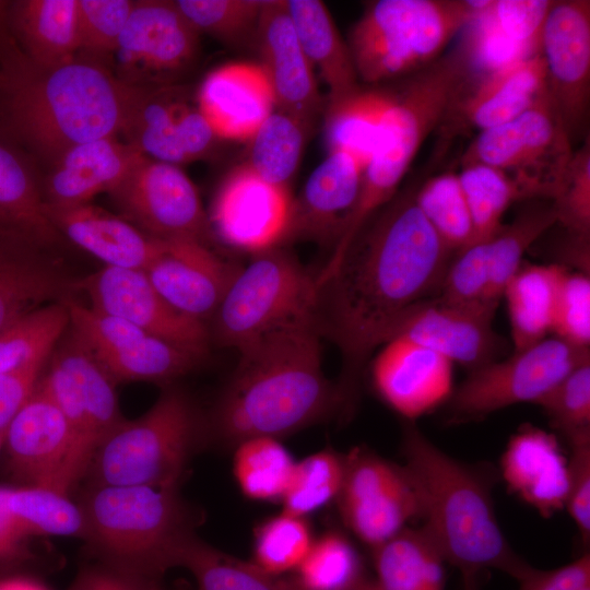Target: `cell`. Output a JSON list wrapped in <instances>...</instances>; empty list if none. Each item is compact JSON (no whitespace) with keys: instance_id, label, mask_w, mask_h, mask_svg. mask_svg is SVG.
Wrapping results in <instances>:
<instances>
[{"instance_id":"obj_64","label":"cell","mask_w":590,"mask_h":590,"mask_svg":"<svg viewBox=\"0 0 590 590\" xmlns=\"http://www.w3.org/2000/svg\"><path fill=\"white\" fill-rule=\"evenodd\" d=\"M3 439H4L3 436L0 434V450H1L2 446H3Z\"/></svg>"},{"instance_id":"obj_3","label":"cell","mask_w":590,"mask_h":590,"mask_svg":"<svg viewBox=\"0 0 590 590\" xmlns=\"http://www.w3.org/2000/svg\"><path fill=\"white\" fill-rule=\"evenodd\" d=\"M129 91L113 70L93 58L38 67L10 36L0 70V126L51 166L80 143L120 134Z\"/></svg>"},{"instance_id":"obj_62","label":"cell","mask_w":590,"mask_h":590,"mask_svg":"<svg viewBox=\"0 0 590 590\" xmlns=\"http://www.w3.org/2000/svg\"><path fill=\"white\" fill-rule=\"evenodd\" d=\"M7 4L8 2L0 1V70H1L3 50L5 47L7 40L9 38V32H8L7 23H5Z\"/></svg>"},{"instance_id":"obj_12","label":"cell","mask_w":590,"mask_h":590,"mask_svg":"<svg viewBox=\"0 0 590 590\" xmlns=\"http://www.w3.org/2000/svg\"><path fill=\"white\" fill-rule=\"evenodd\" d=\"M335 503L346 529L370 551L421 519L420 497L406 468L363 447L345 455Z\"/></svg>"},{"instance_id":"obj_54","label":"cell","mask_w":590,"mask_h":590,"mask_svg":"<svg viewBox=\"0 0 590 590\" xmlns=\"http://www.w3.org/2000/svg\"><path fill=\"white\" fill-rule=\"evenodd\" d=\"M552 335L578 347L590 344V278L566 269L560 280L553 316Z\"/></svg>"},{"instance_id":"obj_34","label":"cell","mask_w":590,"mask_h":590,"mask_svg":"<svg viewBox=\"0 0 590 590\" xmlns=\"http://www.w3.org/2000/svg\"><path fill=\"white\" fill-rule=\"evenodd\" d=\"M566 268L562 264H524L506 285V299L515 351L552 334L556 295Z\"/></svg>"},{"instance_id":"obj_48","label":"cell","mask_w":590,"mask_h":590,"mask_svg":"<svg viewBox=\"0 0 590 590\" xmlns=\"http://www.w3.org/2000/svg\"><path fill=\"white\" fill-rule=\"evenodd\" d=\"M314 540L306 518L282 511L256 529L251 562L268 574L283 576L299 566Z\"/></svg>"},{"instance_id":"obj_9","label":"cell","mask_w":590,"mask_h":590,"mask_svg":"<svg viewBox=\"0 0 590 590\" xmlns=\"http://www.w3.org/2000/svg\"><path fill=\"white\" fill-rule=\"evenodd\" d=\"M213 315L210 337L237 351L262 334L314 312L316 274L278 246L252 255Z\"/></svg>"},{"instance_id":"obj_35","label":"cell","mask_w":590,"mask_h":590,"mask_svg":"<svg viewBox=\"0 0 590 590\" xmlns=\"http://www.w3.org/2000/svg\"><path fill=\"white\" fill-rule=\"evenodd\" d=\"M371 555L377 590H445L446 562L422 527H408Z\"/></svg>"},{"instance_id":"obj_6","label":"cell","mask_w":590,"mask_h":590,"mask_svg":"<svg viewBox=\"0 0 590 590\" xmlns=\"http://www.w3.org/2000/svg\"><path fill=\"white\" fill-rule=\"evenodd\" d=\"M78 504L97 563L134 575L161 579L196 535L179 487L87 485Z\"/></svg>"},{"instance_id":"obj_7","label":"cell","mask_w":590,"mask_h":590,"mask_svg":"<svg viewBox=\"0 0 590 590\" xmlns=\"http://www.w3.org/2000/svg\"><path fill=\"white\" fill-rule=\"evenodd\" d=\"M491 0H377L353 25L347 46L358 80L396 81L435 62Z\"/></svg>"},{"instance_id":"obj_30","label":"cell","mask_w":590,"mask_h":590,"mask_svg":"<svg viewBox=\"0 0 590 590\" xmlns=\"http://www.w3.org/2000/svg\"><path fill=\"white\" fill-rule=\"evenodd\" d=\"M120 134L143 155L169 164H186L181 140L192 106L188 91L175 83L129 85Z\"/></svg>"},{"instance_id":"obj_22","label":"cell","mask_w":590,"mask_h":590,"mask_svg":"<svg viewBox=\"0 0 590 590\" xmlns=\"http://www.w3.org/2000/svg\"><path fill=\"white\" fill-rule=\"evenodd\" d=\"M241 267L192 239L168 241L167 250L144 271L177 310L204 322L219 308Z\"/></svg>"},{"instance_id":"obj_57","label":"cell","mask_w":590,"mask_h":590,"mask_svg":"<svg viewBox=\"0 0 590 590\" xmlns=\"http://www.w3.org/2000/svg\"><path fill=\"white\" fill-rule=\"evenodd\" d=\"M48 359L0 373V434L3 438L9 424L34 392Z\"/></svg>"},{"instance_id":"obj_56","label":"cell","mask_w":590,"mask_h":590,"mask_svg":"<svg viewBox=\"0 0 590 590\" xmlns=\"http://www.w3.org/2000/svg\"><path fill=\"white\" fill-rule=\"evenodd\" d=\"M568 484L565 508L573 519L582 543L590 541V438L568 444Z\"/></svg>"},{"instance_id":"obj_49","label":"cell","mask_w":590,"mask_h":590,"mask_svg":"<svg viewBox=\"0 0 590 590\" xmlns=\"http://www.w3.org/2000/svg\"><path fill=\"white\" fill-rule=\"evenodd\" d=\"M264 0H175L187 21L199 33L227 44L256 36Z\"/></svg>"},{"instance_id":"obj_20","label":"cell","mask_w":590,"mask_h":590,"mask_svg":"<svg viewBox=\"0 0 590 590\" xmlns=\"http://www.w3.org/2000/svg\"><path fill=\"white\" fill-rule=\"evenodd\" d=\"M72 442L67 417L38 381L5 430L8 470L19 486L63 493L62 480Z\"/></svg>"},{"instance_id":"obj_24","label":"cell","mask_w":590,"mask_h":590,"mask_svg":"<svg viewBox=\"0 0 590 590\" xmlns=\"http://www.w3.org/2000/svg\"><path fill=\"white\" fill-rule=\"evenodd\" d=\"M76 293L78 279L51 249L0 228V330Z\"/></svg>"},{"instance_id":"obj_10","label":"cell","mask_w":590,"mask_h":590,"mask_svg":"<svg viewBox=\"0 0 590 590\" xmlns=\"http://www.w3.org/2000/svg\"><path fill=\"white\" fill-rule=\"evenodd\" d=\"M571 141L546 90L511 120L477 132L461 165L483 163L509 174L524 199L553 201L573 156Z\"/></svg>"},{"instance_id":"obj_11","label":"cell","mask_w":590,"mask_h":590,"mask_svg":"<svg viewBox=\"0 0 590 590\" xmlns=\"http://www.w3.org/2000/svg\"><path fill=\"white\" fill-rule=\"evenodd\" d=\"M590 361L589 349L554 335L471 370L450 397L453 420H472L518 403H538L564 377Z\"/></svg>"},{"instance_id":"obj_53","label":"cell","mask_w":590,"mask_h":590,"mask_svg":"<svg viewBox=\"0 0 590 590\" xmlns=\"http://www.w3.org/2000/svg\"><path fill=\"white\" fill-rule=\"evenodd\" d=\"M456 253L437 295L460 305H486L497 309L486 300L489 282L487 239L474 241Z\"/></svg>"},{"instance_id":"obj_46","label":"cell","mask_w":590,"mask_h":590,"mask_svg":"<svg viewBox=\"0 0 590 590\" xmlns=\"http://www.w3.org/2000/svg\"><path fill=\"white\" fill-rule=\"evenodd\" d=\"M458 177L470 210L474 241L491 238L502 227L507 209L518 200H526L517 181L493 166L464 164Z\"/></svg>"},{"instance_id":"obj_45","label":"cell","mask_w":590,"mask_h":590,"mask_svg":"<svg viewBox=\"0 0 590 590\" xmlns=\"http://www.w3.org/2000/svg\"><path fill=\"white\" fill-rule=\"evenodd\" d=\"M68 328L69 314L62 300L34 310L0 330V373L48 359Z\"/></svg>"},{"instance_id":"obj_47","label":"cell","mask_w":590,"mask_h":590,"mask_svg":"<svg viewBox=\"0 0 590 590\" xmlns=\"http://www.w3.org/2000/svg\"><path fill=\"white\" fill-rule=\"evenodd\" d=\"M345 473V455L332 449L312 453L295 463L281 499L287 514L306 518L335 502Z\"/></svg>"},{"instance_id":"obj_1","label":"cell","mask_w":590,"mask_h":590,"mask_svg":"<svg viewBox=\"0 0 590 590\" xmlns=\"http://www.w3.org/2000/svg\"><path fill=\"white\" fill-rule=\"evenodd\" d=\"M414 194L415 186L398 191L364 223L339 260L316 274L312 319L321 337L340 351L337 382L347 418L371 354L406 308L438 294L453 255Z\"/></svg>"},{"instance_id":"obj_4","label":"cell","mask_w":590,"mask_h":590,"mask_svg":"<svg viewBox=\"0 0 590 590\" xmlns=\"http://www.w3.org/2000/svg\"><path fill=\"white\" fill-rule=\"evenodd\" d=\"M401 448L420 497L422 528L445 562L459 569L464 590H479L480 576L489 569L518 580L531 565L498 523L493 470L449 456L413 422L404 425Z\"/></svg>"},{"instance_id":"obj_42","label":"cell","mask_w":590,"mask_h":590,"mask_svg":"<svg viewBox=\"0 0 590 590\" xmlns=\"http://www.w3.org/2000/svg\"><path fill=\"white\" fill-rule=\"evenodd\" d=\"M234 450L233 472L241 493L252 500H281L296 461L280 440L250 438Z\"/></svg>"},{"instance_id":"obj_52","label":"cell","mask_w":590,"mask_h":590,"mask_svg":"<svg viewBox=\"0 0 590 590\" xmlns=\"http://www.w3.org/2000/svg\"><path fill=\"white\" fill-rule=\"evenodd\" d=\"M556 223L569 235L590 237V141L574 151L557 196L552 201Z\"/></svg>"},{"instance_id":"obj_18","label":"cell","mask_w":590,"mask_h":590,"mask_svg":"<svg viewBox=\"0 0 590 590\" xmlns=\"http://www.w3.org/2000/svg\"><path fill=\"white\" fill-rule=\"evenodd\" d=\"M495 311L486 305H460L434 295L406 308L384 342L404 338L473 370L496 359L500 344L493 330Z\"/></svg>"},{"instance_id":"obj_33","label":"cell","mask_w":590,"mask_h":590,"mask_svg":"<svg viewBox=\"0 0 590 590\" xmlns=\"http://www.w3.org/2000/svg\"><path fill=\"white\" fill-rule=\"evenodd\" d=\"M285 5L300 46L328 87V103L337 102L361 85L345 42L319 0H285Z\"/></svg>"},{"instance_id":"obj_8","label":"cell","mask_w":590,"mask_h":590,"mask_svg":"<svg viewBox=\"0 0 590 590\" xmlns=\"http://www.w3.org/2000/svg\"><path fill=\"white\" fill-rule=\"evenodd\" d=\"M206 423L190 397L167 386L140 417L123 420L97 449L87 485L179 487L201 445Z\"/></svg>"},{"instance_id":"obj_38","label":"cell","mask_w":590,"mask_h":590,"mask_svg":"<svg viewBox=\"0 0 590 590\" xmlns=\"http://www.w3.org/2000/svg\"><path fill=\"white\" fill-rule=\"evenodd\" d=\"M4 504L12 521L27 539H83V515L79 504L72 502L70 495L47 487L5 486Z\"/></svg>"},{"instance_id":"obj_28","label":"cell","mask_w":590,"mask_h":590,"mask_svg":"<svg viewBox=\"0 0 590 590\" xmlns=\"http://www.w3.org/2000/svg\"><path fill=\"white\" fill-rule=\"evenodd\" d=\"M142 156L117 137L80 143L66 151L40 179L44 201L60 208L91 203L95 196L109 193Z\"/></svg>"},{"instance_id":"obj_32","label":"cell","mask_w":590,"mask_h":590,"mask_svg":"<svg viewBox=\"0 0 590 590\" xmlns=\"http://www.w3.org/2000/svg\"><path fill=\"white\" fill-rule=\"evenodd\" d=\"M0 228L49 249L63 240L46 215L40 179L28 155L1 126Z\"/></svg>"},{"instance_id":"obj_26","label":"cell","mask_w":590,"mask_h":590,"mask_svg":"<svg viewBox=\"0 0 590 590\" xmlns=\"http://www.w3.org/2000/svg\"><path fill=\"white\" fill-rule=\"evenodd\" d=\"M196 103L217 139L235 141H248L275 107L264 70L252 62H231L209 72Z\"/></svg>"},{"instance_id":"obj_27","label":"cell","mask_w":590,"mask_h":590,"mask_svg":"<svg viewBox=\"0 0 590 590\" xmlns=\"http://www.w3.org/2000/svg\"><path fill=\"white\" fill-rule=\"evenodd\" d=\"M45 211L63 239L105 267L145 270L168 247V241L153 238L122 216L92 203L66 208L45 203Z\"/></svg>"},{"instance_id":"obj_21","label":"cell","mask_w":590,"mask_h":590,"mask_svg":"<svg viewBox=\"0 0 590 590\" xmlns=\"http://www.w3.org/2000/svg\"><path fill=\"white\" fill-rule=\"evenodd\" d=\"M370 374L378 396L408 422L435 410L453 392V363L400 337L379 346Z\"/></svg>"},{"instance_id":"obj_59","label":"cell","mask_w":590,"mask_h":590,"mask_svg":"<svg viewBox=\"0 0 590 590\" xmlns=\"http://www.w3.org/2000/svg\"><path fill=\"white\" fill-rule=\"evenodd\" d=\"M68 590H163V588L160 579L96 563L81 568Z\"/></svg>"},{"instance_id":"obj_2","label":"cell","mask_w":590,"mask_h":590,"mask_svg":"<svg viewBox=\"0 0 590 590\" xmlns=\"http://www.w3.org/2000/svg\"><path fill=\"white\" fill-rule=\"evenodd\" d=\"M322 337L311 317L286 322L238 350L239 359L205 421L208 438L235 448L281 437L338 415L345 402L322 369Z\"/></svg>"},{"instance_id":"obj_51","label":"cell","mask_w":590,"mask_h":590,"mask_svg":"<svg viewBox=\"0 0 590 590\" xmlns=\"http://www.w3.org/2000/svg\"><path fill=\"white\" fill-rule=\"evenodd\" d=\"M133 5V0H78L79 55L113 56Z\"/></svg>"},{"instance_id":"obj_58","label":"cell","mask_w":590,"mask_h":590,"mask_svg":"<svg viewBox=\"0 0 590 590\" xmlns=\"http://www.w3.org/2000/svg\"><path fill=\"white\" fill-rule=\"evenodd\" d=\"M518 590H590V554L581 556L554 569L530 566L517 580Z\"/></svg>"},{"instance_id":"obj_41","label":"cell","mask_w":590,"mask_h":590,"mask_svg":"<svg viewBox=\"0 0 590 590\" xmlns=\"http://www.w3.org/2000/svg\"><path fill=\"white\" fill-rule=\"evenodd\" d=\"M95 357L116 384L170 381L191 371L203 359V356L153 335Z\"/></svg>"},{"instance_id":"obj_16","label":"cell","mask_w":590,"mask_h":590,"mask_svg":"<svg viewBox=\"0 0 590 590\" xmlns=\"http://www.w3.org/2000/svg\"><path fill=\"white\" fill-rule=\"evenodd\" d=\"M91 308L121 318L145 333L200 356L208 353L210 330L205 322L173 307L153 286L144 270L105 267L78 279Z\"/></svg>"},{"instance_id":"obj_25","label":"cell","mask_w":590,"mask_h":590,"mask_svg":"<svg viewBox=\"0 0 590 590\" xmlns=\"http://www.w3.org/2000/svg\"><path fill=\"white\" fill-rule=\"evenodd\" d=\"M363 168L351 155L329 152L293 199L284 244L309 240L331 250L339 241L355 205Z\"/></svg>"},{"instance_id":"obj_13","label":"cell","mask_w":590,"mask_h":590,"mask_svg":"<svg viewBox=\"0 0 590 590\" xmlns=\"http://www.w3.org/2000/svg\"><path fill=\"white\" fill-rule=\"evenodd\" d=\"M108 194L125 220L153 238L212 244L199 192L178 165L143 155Z\"/></svg>"},{"instance_id":"obj_50","label":"cell","mask_w":590,"mask_h":590,"mask_svg":"<svg viewBox=\"0 0 590 590\" xmlns=\"http://www.w3.org/2000/svg\"><path fill=\"white\" fill-rule=\"evenodd\" d=\"M536 404L567 444L590 438V361L573 369Z\"/></svg>"},{"instance_id":"obj_17","label":"cell","mask_w":590,"mask_h":590,"mask_svg":"<svg viewBox=\"0 0 590 590\" xmlns=\"http://www.w3.org/2000/svg\"><path fill=\"white\" fill-rule=\"evenodd\" d=\"M292 204L288 187L264 180L244 163L221 182L208 216L219 239L256 255L283 246Z\"/></svg>"},{"instance_id":"obj_37","label":"cell","mask_w":590,"mask_h":590,"mask_svg":"<svg viewBox=\"0 0 590 590\" xmlns=\"http://www.w3.org/2000/svg\"><path fill=\"white\" fill-rule=\"evenodd\" d=\"M556 224L551 201L530 200L519 214L487 239L489 282L487 303L497 308L503 293L522 266L526 251Z\"/></svg>"},{"instance_id":"obj_40","label":"cell","mask_w":590,"mask_h":590,"mask_svg":"<svg viewBox=\"0 0 590 590\" xmlns=\"http://www.w3.org/2000/svg\"><path fill=\"white\" fill-rule=\"evenodd\" d=\"M179 567L192 574L199 590H298L291 577L268 574L252 562L232 557L197 535L184 547Z\"/></svg>"},{"instance_id":"obj_43","label":"cell","mask_w":590,"mask_h":590,"mask_svg":"<svg viewBox=\"0 0 590 590\" xmlns=\"http://www.w3.org/2000/svg\"><path fill=\"white\" fill-rule=\"evenodd\" d=\"M293 573L291 578L298 590H354L366 577L352 541L333 530L314 540Z\"/></svg>"},{"instance_id":"obj_19","label":"cell","mask_w":590,"mask_h":590,"mask_svg":"<svg viewBox=\"0 0 590 590\" xmlns=\"http://www.w3.org/2000/svg\"><path fill=\"white\" fill-rule=\"evenodd\" d=\"M547 90L539 51L470 79L453 97L440 125L446 141L464 131H484L505 123L530 107Z\"/></svg>"},{"instance_id":"obj_31","label":"cell","mask_w":590,"mask_h":590,"mask_svg":"<svg viewBox=\"0 0 590 590\" xmlns=\"http://www.w3.org/2000/svg\"><path fill=\"white\" fill-rule=\"evenodd\" d=\"M10 36L38 67L67 63L79 55L78 0H17L7 4Z\"/></svg>"},{"instance_id":"obj_29","label":"cell","mask_w":590,"mask_h":590,"mask_svg":"<svg viewBox=\"0 0 590 590\" xmlns=\"http://www.w3.org/2000/svg\"><path fill=\"white\" fill-rule=\"evenodd\" d=\"M502 475L508 487L542 516L565 507L568 463L553 434L521 427L507 444Z\"/></svg>"},{"instance_id":"obj_14","label":"cell","mask_w":590,"mask_h":590,"mask_svg":"<svg viewBox=\"0 0 590 590\" xmlns=\"http://www.w3.org/2000/svg\"><path fill=\"white\" fill-rule=\"evenodd\" d=\"M199 35L175 1L135 0L113 54V72L127 85L175 83L194 61Z\"/></svg>"},{"instance_id":"obj_39","label":"cell","mask_w":590,"mask_h":590,"mask_svg":"<svg viewBox=\"0 0 590 590\" xmlns=\"http://www.w3.org/2000/svg\"><path fill=\"white\" fill-rule=\"evenodd\" d=\"M311 127L295 116L273 111L247 141L245 164L264 180L288 187Z\"/></svg>"},{"instance_id":"obj_23","label":"cell","mask_w":590,"mask_h":590,"mask_svg":"<svg viewBox=\"0 0 590 590\" xmlns=\"http://www.w3.org/2000/svg\"><path fill=\"white\" fill-rule=\"evenodd\" d=\"M255 37L275 107L312 125L322 110V98L285 0H264Z\"/></svg>"},{"instance_id":"obj_44","label":"cell","mask_w":590,"mask_h":590,"mask_svg":"<svg viewBox=\"0 0 590 590\" xmlns=\"http://www.w3.org/2000/svg\"><path fill=\"white\" fill-rule=\"evenodd\" d=\"M415 202L444 245L457 252L474 241L470 210L458 177L446 170L415 187Z\"/></svg>"},{"instance_id":"obj_61","label":"cell","mask_w":590,"mask_h":590,"mask_svg":"<svg viewBox=\"0 0 590 590\" xmlns=\"http://www.w3.org/2000/svg\"><path fill=\"white\" fill-rule=\"evenodd\" d=\"M0 590H46L36 581L21 577L7 576L0 578Z\"/></svg>"},{"instance_id":"obj_60","label":"cell","mask_w":590,"mask_h":590,"mask_svg":"<svg viewBox=\"0 0 590 590\" xmlns=\"http://www.w3.org/2000/svg\"><path fill=\"white\" fill-rule=\"evenodd\" d=\"M5 486H0V578L34 559L25 538L12 521L4 504Z\"/></svg>"},{"instance_id":"obj_63","label":"cell","mask_w":590,"mask_h":590,"mask_svg":"<svg viewBox=\"0 0 590 590\" xmlns=\"http://www.w3.org/2000/svg\"><path fill=\"white\" fill-rule=\"evenodd\" d=\"M354 590H377L373 579L365 577Z\"/></svg>"},{"instance_id":"obj_5","label":"cell","mask_w":590,"mask_h":590,"mask_svg":"<svg viewBox=\"0 0 590 590\" xmlns=\"http://www.w3.org/2000/svg\"><path fill=\"white\" fill-rule=\"evenodd\" d=\"M474 60L473 49L464 43L390 86L375 150L363 169L357 200L332 258H339L364 223L399 191L421 146L440 127L453 97L472 78Z\"/></svg>"},{"instance_id":"obj_15","label":"cell","mask_w":590,"mask_h":590,"mask_svg":"<svg viewBox=\"0 0 590 590\" xmlns=\"http://www.w3.org/2000/svg\"><path fill=\"white\" fill-rule=\"evenodd\" d=\"M539 48L547 90L573 142L585 131L589 117L590 1H553L540 32Z\"/></svg>"},{"instance_id":"obj_55","label":"cell","mask_w":590,"mask_h":590,"mask_svg":"<svg viewBox=\"0 0 590 590\" xmlns=\"http://www.w3.org/2000/svg\"><path fill=\"white\" fill-rule=\"evenodd\" d=\"M552 4L550 0H491L483 14L510 42L539 48L540 32Z\"/></svg>"},{"instance_id":"obj_36","label":"cell","mask_w":590,"mask_h":590,"mask_svg":"<svg viewBox=\"0 0 590 590\" xmlns=\"http://www.w3.org/2000/svg\"><path fill=\"white\" fill-rule=\"evenodd\" d=\"M390 102V86L359 87L324 107V142L329 152H343L364 167L378 139Z\"/></svg>"}]
</instances>
